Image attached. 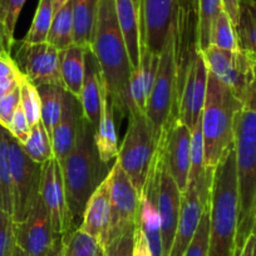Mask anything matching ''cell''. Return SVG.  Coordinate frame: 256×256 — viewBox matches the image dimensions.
Returning a JSON list of instances; mask_svg holds the SVG:
<instances>
[{"label": "cell", "instance_id": "ee69618b", "mask_svg": "<svg viewBox=\"0 0 256 256\" xmlns=\"http://www.w3.org/2000/svg\"><path fill=\"white\" fill-rule=\"evenodd\" d=\"M19 104H20V90H19V87L9 92L8 94L0 97V126H3L8 130L12 118H13Z\"/></svg>", "mask_w": 256, "mask_h": 256}, {"label": "cell", "instance_id": "ab89813d", "mask_svg": "<svg viewBox=\"0 0 256 256\" xmlns=\"http://www.w3.org/2000/svg\"><path fill=\"white\" fill-rule=\"evenodd\" d=\"M23 76L10 54L0 56V97L19 87Z\"/></svg>", "mask_w": 256, "mask_h": 256}, {"label": "cell", "instance_id": "603a6c76", "mask_svg": "<svg viewBox=\"0 0 256 256\" xmlns=\"http://www.w3.org/2000/svg\"><path fill=\"white\" fill-rule=\"evenodd\" d=\"M106 84L103 82L100 64L94 54L88 49L86 53V70L80 102L83 116L97 130L102 110V96Z\"/></svg>", "mask_w": 256, "mask_h": 256}, {"label": "cell", "instance_id": "60d3db41", "mask_svg": "<svg viewBox=\"0 0 256 256\" xmlns=\"http://www.w3.org/2000/svg\"><path fill=\"white\" fill-rule=\"evenodd\" d=\"M208 234H210V205L204 210L195 236L187 250L184 251V256H208Z\"/></svg>", "mask_w": 256, "mask_h": 256}, {"label": "cell", "instance_id": "5bb4252c", "mask_svg": "<svg viewBox=\"0 0 256 256\" xmlns=\"http://www.w3.org/2000/svg\"><path fill=\"white\" fill-rule=\"evenodd\" d=\"M176 0H141V44L160 56L168 34L176 26Z\"/></svg>", "mask_w": 256, "mask_h": 256}, {"label": "cell", "instance_id": "681fc988", "mask_svg": "<svg viewBox=\"0 0 256 256\" xmlns=\"http://www.w3.org/2000/svg\"><path fill=\"white\" fill-rule=\"evenodd\" d=\"M238 256H256V236L254 234L248 236Z\"/></svg>", "mask_w": 256, "mask_h": 256}, {"label": "cell", "instance_id": "9a60e30c", "mask_svg": "<svg viewBox=\"0 0 256 256\" xmlns=\"http://www.w3.org/2000/svg\"><path fill=\"white\" fill-rule=\"evenodd\" d=\"M58 236L40 196L26 220L16 224V242L26 256H46Z\"/></svg>", "mask_w": 256, "mask_h": 256}, {"label": "cell", "instance_id": "30bf717a", "mask_svg": "<svg viewBox=\"0 0 256 256\" xmlns=\"http://www.w3.org/2000/svg\"><path fill=\"white\" fill-rule=\"evenodd\" d=\"M108 180L110 190V241L123 231L138 225L140 195L117 158L108 172Z\"/></svg>", "mask_w": 256, "mask_h": 256}, {"label": "cell", "instance_id": "11a10c76", "mask_svg": "<svg viewBox=\"0 0 256 256\" xmlns=\"http://www.w3.org/2000/svg\"><path fill=\"white\" fill-rule=\"evenodd\" d=\"M254 235L256 236V212H255V218H254V225H252V232Z\"/></svg>", "mask_w": 256, "mask_h": 256}, {"label": "cell", "instance_id": "836d02e7", "mask_svg": "<svg viewBox=\"0 0 256 256\" xmlns=\"http://www.w3.org/2000/svg\"><path fill=\"white\" fill-rule=\"evenodd\" d=\"M210 46L225 50H238L235 26L225 10H221L212 22L210 30Z\"/></svg>", "mask_w": 256, "mask_h": 256}, {"label": "cell", "instance_id": "52a82bcc", "mask_svg": "<svg viewBox=\"0 0 256 256\" xmlns=\"http://www.w3.org/2000/svg\"><path fill=\"white\" fill-rule=\"evenodd\" d=\"M128 120L130 123L120 147L117 161L131 178L138 195H141L158 144L154 140L146 113L138 110H134L128 116Z\"/></svg>", "mask_w": 256, "mask_h": 256}, {"label": "cell", "instance_id": "ba28073f", "mask_svg": "<svg viewBox=\"0 0 256 256\" xmlns=\"http://www.w3.org/2000/svg\"><path fill=\"white\" fill-rule=\"evenodd\" d=\"M8 142L14 196L13 218L14 222L19 224L26 220L40 196L43 164L33 161L10 134Z\"/></svg>", "mask_w": 256, "mask_h": 256}, {"label": "cell", "instance_id": "d590c367", "mask_svg": "<svg viewBox=\"0 0 256 256\" xmlns=\"http://www.w3.org/2000/svg\"><path fill=\"white\" fill-rule=\"evenodd\" d=\"M63 256H103V248L80 228L64 238Z\"/></svg>", "mask_w": 256, "mask_h": 256}, {"label": "cell", "instance_id": "4fadbf2b", "mask_svg": "<svg viewBox=\"0 0 256 256\" xmlns=\"http://www.w3.org/2000/svg\"><path fill=\"white\" fill-rule=\"evenodd\" d=\"M208 70L200 49L187 68L176 106V117L190 130L202 118L208 90Z\"/></svg>", "mask_w": 256, "mask_h": 256}, {"label": "cell", "instance_id": "3957f363", "mask_svg": "<svg viewBox=\"0 0 256 256\" xmlns=\"http://www.w3.org/2000/svg\"><path fill=\"white\" fill-rule=\"evenodd\" d=\"M238 192L234 146L215 168L210 196L208 256H235Z\"/></svg>", "mask_w": 256, "mask_h": 256}, {"label": "cell", "instance_id": "f5cc1de1", "mask_svg": "<svg viewBox=\"0 0 256 256\" xmlns=\"http://www.w3.org/2000/svg\"><path fill=\"white\" fill-rule=\"evenodd\" d=\"M68 0H52V3H53V8H54V12H58L59 9L62 8V6H64V4L67 3Z\"/></svg>", "mask_w": 256, "mask_h": 256}, {"label": "cell", "instance_id": "f546056e", "mask_svg": "<svg viewBox=\"0 0 256 256\" xmlns=\"http://www.w3.org/2000/svg\"><path fill=\"white\" fill-rule=\"evenodd\" d=\"M8 138L9 131L0 126V208L13 215L14 196Z\"/></svg>", "mask_w": 256, "mask_h": 256}, {"label": "cell", "instance_id": "277c9868", "mask_svg": "<svg viewBox=\"0 0 256 256\" xmlns=\"http://www.w3.org/2000/svg\"><path fill=\"white\" fill-rule=\"evenodd\" d=\"M234 148L238 192V221L235 256L252 232L256 212V113L238 110L234 120Z\"/></svg>", "mask_w": 256, "mask_h": 256}, {"label": "cell", "instance_id": "f35d334b", "mask_svg": "<svg viewBox=\"0 0 256 256\" xmlns=\"http://www.w3.org/2000/svg\"><path fill=\"white\" fill-rule=\"evenodd\" d=\"M20 90V106L30 127L40 120V97L36 86L23 76L19 84Z\"/></svg>", "mask_w": 256, "mask_h": 256}, {"label": "cell", "instance_id": "816d5d0a", "mask_svg": "<svg viewBox=\"0 0 256 256\" xmlns=\"http://www.w3.org/2000/svg\"><path fill=\"white\" fill-rule=\"evenodd\" d=\"M12 52L9 50L8 44H6V33H4V29L2 23H0V56H3V54H10Z\"/></svg>", "mask_w": 256, "mask_h": 256}, {"label": "cell", "instance_id": "7bdbcfd3", "mask_svg": "<svg viewBox=\"0 0 256 256\" xmlns=\"http://www.w3.org/2000/svg\"><path fill=\"white\" fill-rule=\"evenodd\" d=\"M16 244V222L13 215L0 208V256H10Z\"/></svg>", "mask_w": 256, "mask_h": 256}, {"label": "cell", "instance_id": "cb8c5ba5", "mask_svg": "<svg viewBox=\"0 0 256 256\" xmlns=\"http://www.w3.org/2000/svg\"><path fill=\"white\" fill-rule=\"evenodd\" d=\"M118 24L127 46L132 70L138 67L141 58V19L136 0H114Z\"/></svg>", "mask_w": 256, "mask_h": 256}, {"label": "cell", "instance_id": "ffe728a7", "mask_svg": "<svg viewBox=\"0 0 256 256\" xmlns=\"http://www.w3.org/2000/svg\"><path fill=\"white\" fill-rule=\"evenodd\" d=\"M208 206L202 202L198 188L192 184H187L186 191L182 194L181 212L170 256H184L195 236L204 210Z\"/></svg>", "mask_w": 256, "mask_h": 256}, {"label": "cell", "instance_id": "6f0895ef", "mask_svg": "<svg viewBox=\"0 0 256 256\" xmlns=\"http://www.w3.org/2000/svg\"><path fill=\"white\" fill-rule=\"evenodd\" d=\"M254 54H255V56H256V52H255V53H254Z\"/></svg>", "mask_w": 256, "mask_h": 256}, {"label": "cell", "instance_id": "8992f818", "mask_svg": "<svg viewBox=\"0 0 256 256\" xmlns=\"http://www.w3.org/2000/svg\"><path fill=\"white\" fill-rule=\"evenodd\" d=\"M174 29L176 26L168 34L164 49L160 54L158 70L154 87L147 100L146 116L157 144L166 126L171 122L172 118L176 117L177 60Z\"/></svg>", "mask_w": 256, "mask_h": 256}, {"label": "cell", "instance_id": "9f6ffc18", "mask_svg": "<svg viewBox=\"0 0 256 256\" xmlns=\"http://www.w3.org/2000/svg\"><path fill=\"white\" fill-rule=\"evenodd\" d=\"M136 3L140 6V4H141V0H136Z\"/></svg>", "mask_w": 256, "mask_h": 256}, {"label": "cell", "instance_id": "d6a6232c", "mask_svg": "<svg viewBox=\"0 0 256 256\" xmlns=\"http://www.w3.org/2000/svg\"><path fill=\"white\" fill-rule=\"evenodd\" d=\"M22 146L33 161L40 164H44L49 160L54 158L52 138L49 137L42 120H39L36 124H34L30 128L28 140Z\"/></svg>", "mask_w": 256, "mask_h": 256}, {"label": "cell", "instance_id": "f1b7e54d", "mask_svg": "<svg viewBox=\"0 0 256 256\" xmlns=\"http://www.w3.org/2000/svg\"><path fill=\"white\" fill-rule=\"evenodd\" d=\"M40 97V120L52 138L54 128L62 114L64 87L54 84H42L36 87Z\"/></svg>", "mask_w": 256, "mask_h": 256}, {"label": "cell", "instance_id": "f907efd6", "mask_svg": "<svg viewBox=\"0 0 256 256\" xmlns=\"http://www.w3.org/2000/svg\"><path fill=\"white\" fill-rule=\"evenodd\" d=\"M64 251V238L63 236H58L56 240L54 241L53 246L50 250L46 254V256H63Z\"/></svg>", "mask_w": 256, "mask_h": 256}, {"label": "cell", "instance_id": "db71d44e", "mask_svg": "<svg viewBox=\"0 0 256 256\" xmlns=\"http://www.w3.org/2000/svg\"><path fill=\"white\" fill-rule=\"evenodd\" d=\"M10 256H26V254H24V251L16 244V246H14L13 248V252H12Z\"/></svg>", "mask_w": 256, "mask_h": 256}, {"label": "cell", "instance_id": "7dc6e473", "mask_svg": "<svg viewBox=\"0 0 256 256\" xmlns=\"http://www.w3.org/2000/svg\"><path fill=\"white\" fill-rule=\"evenodd\" d=\"M221 2H222L224 10L228 13L234 26H236L238 22V13H240V0H221Z\"/></svg>", "mask_w": 256, "mask_h": 256}, {"label": "cell", "instance_id": "83f0119b", "mask_svg": "<svg viewBox=\"0 0 256 256\" xmlns=\"http://www.w3.org/2000/svg\"><path fill=\"white\" fill-rule=\"evenodd\" d=\"M100 0H73V43L90 49Z\"/></svg>", "mask_w": 256, "mask_h": 256}, {"label": "cell", "instance_id": "e0dca14e", "mask_svg": "<svg viewBox=\"0 0 256 256\" xmlns=\"http://www.w3.org/2000/svg\"><path fill=\"white\" fill-rule=\"evenodd\" d=\"M164 144V158L170 174L184 194L188 184L191 167V130L174 117L161 134ZM160 137V138H161Z\"/></svg>", "mask_w": 256, "mask_h": 256}, {"label": "cell", "instance_id": "b9f144b4", "mask_svg": "<svg viewBox=\"0 0 256 256\" xmlns=\"http://www.w3.org/2000/svg\"><path fill=\"white\" fill-rule=\"evenodd\" d=\"M136 228L123 231L103 246V256H134Z\"/></svg>", "mask_w": 256, "mask_h": 256}, {"label": "cell", "instance_id": "44dd1931", "mask_svg": "<svg viewBox=\"0 0 256 256\" xmlns=\"http://www.w3.org/2000/svg\"><path fill=\"white\" fill-rule=\"evenodd\" d=\"M82 114L83 110L80 100L70 94L68 90H64L62 114L52 134L54 158L59 162V164L70 156L74 147L78 124Z\"/></svg>", "mask_w": 256, "mask_h": 256}, {"label": "cell", "instance_id": "7402d4cb", "mask_svg": "<svg viewBox=\"0 0 256 256\" xmlns=\"http://www.w3.org/2000/svg\"><path fill=\"white\" fill-rule=\"evenodd\" d=\"M80 228L94 238L102 248L107 244L110 228V190L108 174L88 200Z\"/></svg>", "mask_w": 256, "mask_h": 256}, {"label": "cell", "instance_id": "6da1fadb", "mask_svg": "<svg viewBox=\"0 0 256 256\" xmlns=\"http://www.w3.org/2000/svg\"><path fill=\"white\" fill-rule=\"evenodd\" d=\"M100 64L114 110L130 116L137 110L131 96L132 66L118 24L114 0H100L97 23L90 46Z\"/></svg>", "mask_w": 256, "mask_h": 256}, {"label": "cell", "instance_id": "f6af8a7d", "mask_svg": "<svg viewBox=\"0 0 256 256\" xmlns=\"http://www.w3.org/2000/svg\"><path fill=\"white\" fill-rule=\"evenodd\" d=\"M30 126H29L28 120L26 117V113H24L23 108L19 104V107L16 108V113H14L13 118L10 120V124L8 127V131L14 138L18 140L22 144H26V141L28 140L29 134H30Z\"/></svg>", "mask_w": 256, "mask_h": 256}, {"label": "cell", "instance_id": "d4e9b609", "mask_svg": "<svg viewBox=\"0 0 256 256\" xmlns=\"http://www.w3.org/2000/svg\"><path fill=\"white\" fill-rule=\"evenodd\" d=\"M158 63L160 56L151 53L146 46L141 44L140 64L132 70L131 76V96L137 110L144 113H146L147 100L154 87Z\"/></svg>", "mask_w": 256, "mask_h": 256}, {"label": "cell", "instance_id": "bcb514c9", "mask_svg": "<svg viewBox=\"0 0 256 256\" xmlns=\"http://www.w3.org/2000/svg\"><path fill=\"white\" fill-rule=\"evenodd\" d=\"M134 256H152L151 248L147 241L146 236L142 232L141 228L137 225L136 228V240H134Z\"/></svg>", "mask_w": 256, "mask_h": 256}, {"label": "cell", "instance_id": "7a4b0ae2", "mask_svg": "<svg viewBox=\"0 0 256 256\" xmlns=\"http://www.w3.org/2000/svg\"><path fill=\"white\" fill-rule=\"evenodd\" d=\"M94 134L96 128L82 114L74 147L60 164L73 231L80 228L88 200L108 174H104L107 164L100 160Z\"/></svg>", "mask_w": 256, "mask_h": 256}, {"label": "cell", "instance_id": "2e32d148", "mask_svg": "<svg viewBox=\"0 0 256 256\" xmlns=\"http://www.w3.org/2000/svg\"><path fill=\"white\" fill-rule=\"evenodd\" d=\"M40 198L50 214L54 231L63 238L70 235L73 232L72 218L64 190L60 164L56 158L49 160L43 164Z\"/></svg>", "mask_w": 256, "mask_h": 256}, {"label": "cell", "instance_id": "e575fe53", "mask_svg": "<svg viewBox=\"0 0 256 256\" xmlns=\"http://www.w3.org/2000/svg\"><path fill=\"white\" fill-rule=\"evenodd\" d=\"M54 14H56V12H54L52 0H39L33 23H32L30 29L26 33L23 42L29 44H38L46 42Z\"/></svg>", "mask_w": 256, "mask_h": 256}, {"label": "cell", "instance_id": "d6986e66", "mask_svg": "<svg viewBox=\"0 0 256 256\" xmlns=\"http://www.w3.org/2000/svg\"><path fill=\"white\" fill-rule=\"evenodd\" d=\"M162 138V137H161ZM164 141V140H162ZM182 192L174 182V177L170 174L164 158V160H162L161 174H160V194H158V208L160 218H161V234L162 246H164V256H170L174 234L178 225L180 212H181Z\"/></svg>", "mask_w": 256, "mask_h": 256}, {"label": "cell", "instance_id": "484cf974", "mask_svg": "<svg viewBox=\"0 0 256 256\" xmlns=\"http://www.w3.org/2000/svg\"><path fill=\"white\" fill-rule=\"evenodd\" d=\"M96 146L103 164H108L112 160L117 158L120 147L117 144V131L114 122V107L104 87L102 96V110L98 127L94 134Z\"/></svg>", "mask_w": 256, "mask_h": 256}, {"label": "cell", "instance_id": "c3c4849f", "mask_svg": "<svg viewBox=\"0 0 256 256\" xmlns=\"http://www.w3.org/2000/svg\"><path fill=\"white\" fill-rule=\"evenodd\" d=\"M244 108L256 113V66L252 82H251L250 87H248V94H246L245 100H244Z\"/></svg>", "mask_w": 256, "mask_h": 256}, {"label": "cell", "instance_id": "4316f807", "mask_svg": "<svg viewBox=\"0 0 256 256\" xmlns=\"http://www.w3.org/2000/svg\"><path fill=\"white\" fill-rule=\"evenodd\" d=\"M88 49L73 43L64 50H59L60 56V76L64 90L80 100L82 92L86 70V53Z\"/></svg>", "mask_w": 256, "mask_h": 256}, {"label": "cell", "instance_id": "9c48e42d", "mask_svg": "<svg viewBox=\"0 0 256 256\" xmlns=\"http://www.w3.org/2000/svg\"><path fill=\"white\" fill-rule=\"evenodd\" d=\"M200 52L205 59L208 72L228 86L244 106L255 72V54L244 49L225 50L214 46H208Z\"/></svg>", "mask_w": 256, "mask_h": 256}, {"label": "cell", "instance_id": "5b68a950", "mask_svg": "<svg viewBox=\"0 0 256 256\" xmlns=\"http://www.w3.org/2000/svg\"><path fill=\"white\" fill-rule=\"evenodd\" d=\"M244 106L232 90L211 72L208 77L202 110V136L205 168L215 171L228 150L234 146V120Z\"/></svg>", "mask_w": 256, "mask_h": 256}, {"label": "cell", "instance_id": "8fae6325", "mask_svg": "<svg viewBox=\"0 0 256 256\" xmlns=\"http://www.w3.org/2000/svg\"><path fill=\"white\" fill-rule=\"evenodd\" d=\"M162 160H164V141L160 138L154 162H152L144 186L140 195L138 208V226L148 241L152 256H164L161 218H160L158 208L160 174H161Z\"/></svg>", "mask_w": 256, "mask_h": 256}, {"label": "cell", "instance_id": "ac0fdd59", "mask_svg": "<svg viewBox=\"0 0 256 256\" xmlns=\"http://www.w3.org/2000/svg\"><path fill=\"white\" fill-rule=\"evenodd\" d=\"M177 80L182 82L192 58L198 50V0H176Z\"/></svg>", "mask_w": 256, "mask_h": 256}, {"label": "cell", "instance_id": "8d00e7d4", "mask_svg": "<svg viewBox=\"0 0 256 256\" xmlns=\"http://www.w3.org/2000/svg\"><path fill=\"white\" fill-rule=\"evenodd\" d=\"M224 9L221 0H198V49L210 46V30L214 19Z\"/></svg>", "mask_w": 256, "mask_h": 256}, {"label": "cell", "instance_id": "4dcf8cb0", "mask_svg": "<svg viewBox=\"0 0 256 256\" xmlns=\"http://www.w3.org/2000/svg\"><path fill=\"white\" fill-rule=\"evenodd\" d=\"M46 42L58 50H64L73 44V0H68L56 12Z\"/></svg>", "mask_w": 256, "mask_h": 256}, {"label": "cell", "instance_id": "1f68e13d", "mask_svg": "<svg viewBox=\"0 0 256 256\" xmlns=\"http://www.w3.org/2000/svg\"><path fill=\"white\" fill-rule=\"evenodd\" d=\"M238 46L244 50L256 52V0H240L238 22L235 26Z\"/></svg>", "mask_w": 256, "mask_h": 256}, {"label": "cell", "instance_id": "74e56055", "mask_svg": "<svg viewBox=\"0 0 256 256\" xmlns=\"http://www.w3.org/2000/svg\"><path fill=\"white\" fill-rule=\"evenodd\" d=\"M26 2V0H0V23L3 26L6 44L10 52L16 44V26Z\"/></svg>", "mask_w": 256, "mask_h": 256}, {"label": "cell", "instance_id": "7c38bea8", "mask_svg": "<svg viewBox=\"0 0 256 256\" xmlns=\"http://www.w3.org/2000/svg\"><path fill=\"white\" fill-rule=\"evenodd\" d=\"M14 60L20 72L36 87L42 84L64 87L60 76L59 50L48 42L29 44L22 40Z\"/></svg>", "mask_w": 256, "mask_h": 256}]
</instances>
